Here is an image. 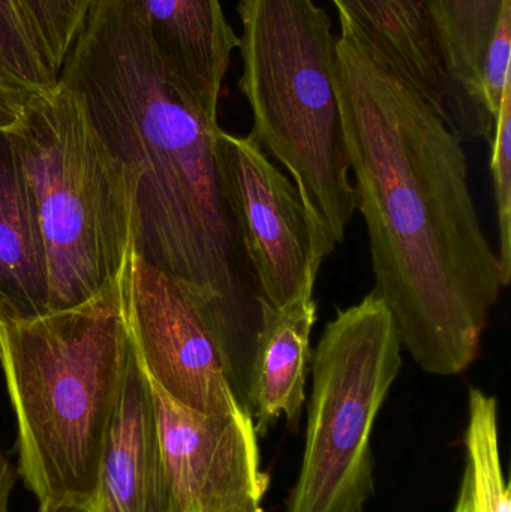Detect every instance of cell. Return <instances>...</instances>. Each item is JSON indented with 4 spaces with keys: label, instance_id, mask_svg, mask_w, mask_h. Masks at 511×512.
<instances>
[{
    "label": "cell",
    "instance_id": "obj_15",
    "mask_svg": "<svg viewBox=\"0 0 511 512\" xmlns=\"http://www.w3.org/2000/svg\"><path fill=\"white\" fill-rule=\"evenodd\" d=\"M437 30L450 81L458 96L456 129L473 138L494 137L495 120L483 105L482 74L507 0H425Z\"/></svg>",
    "mask_w": 511,
    "mask_h": 512
},
{
    "label": "cell",
    "instance_id": "obj_19",
    "mask_svg": "<svg viewBox=\"0 0 511 512\" xmlns=\"http://www.w3.org/2000/svg\"><path fill=\"white\" fill-rule=\"evenodd\" d=\"M491 173L498 224V258L504 285L511 279V84L504 92L491 141Z\"/></svg>",
    "mask_w": 511,
    "mask_h": 512
},
{
    "label": "cell",
    "instance_id": "obj_11",
    "mask_svg": "<svg viewBox=\"0 0 511 512\" xmlns=\"http://www.w3.org/2000/svg\"><path fill=\"white\" fill-rule=\"evenodd\" d=\"M168 74L209 107L218 108L239 38L221 0H123Z\"/></svg>",
    "mask_w": 511,
    "mask_h": 512
},
{
    "label": "cell",
    "instance_id": "obj_5",
    "mask_svg": "<svg viewBox=\"0 0 511 512\" xmlns=\"http://www.w3.org/2000/svg\"><path fill=\"white\" fill-rule=\"evenodd\" d=\"M9 137L41 236L48 312L78 306L119 280L134 248V177L62 81L32 96Z\"/></svg>",
    "mask_w": 511,
    "mask_h": 512
},
{
    "label": "cell",
    "instance_id": "obj_22",
    "mask_svg": "<svg viewBox=\"0 0 511 512\" xmlns=\"http://www.w3.org/2000/svg\"><path fill=\"white\" fill-rule=\"evenodd\" d=\"M15 486V474L8 457L0 447V512H9L12 490Z\"/></svg>",
    "mask_w": 511,
    "mask_h": 512
},
{
    "label": "cell",
    "instance_id": "obj_3",
    "mask_svg": "<svg viewBox=\"0 0 511 512\" xmlns=\"http://www.w3.org/2000/svg\"><path fill=\"white\" fill-rule=\"evenodd\" d=\"M132 357L119 280L69 309L0 315V369L17 420L18 474L39 511L92 508Z\"/></svg>",
    "mask_w": 511,
    "mask_h": 512
},
{
    "label": "cell",
    "instance_id": "obj_20",
    "mask_svg": "<svg viewBox=\"0 0 511 512\" xmlns=\"http://www.w3.org/2000/svg\"><path fill=\"white\" fill-rule=\"evenodd\" d=\"M511 0L504 3L503 14L489 44L482 74L483 105L492 119L497 120L504 92L511 84Z\"/></svg>",
    "mask_w": 511,
    "mask_h": 512
},
{
    "label": "cell",
    "instance_id": "obj_7",
    "mask_svg": "<svg viewBox=\"0 0 511 512\" xmlns=\"http://www.w3.org/2000/svg\"><path fill=\"white\" fill-rule=\"evenodd\" d=\"M123 318L147 378L180 405L206 415L246 408L227 346L194 298L132 248L119 277Z\"/></svg>",
    "mask_w": 511,
    "mask_h": 512
},
{
    "label": "cell",
    "instance_id": "obj_12",
    "mask_svg": "<svg viewBox=\"0 0 511 512\" xmlns=\"http://www.w3.org/2000/svg\"><path fill=\"white\" fill-rule=\"evenodd\" d=\"M257 327L246 375L245 405L257 433L285 417L297 429L306 402L311 336L318 319L314 289H306L284 307L257 297Z\"/></svg>",
    "mask_w": 511,
    "mask_h": 512
},
{
    "label": "cell",
    "instance_id": "obj_4",
    "mask_svg": "<svg viewBox=\"0 0 511 512\" xmlns=\"http://www.w3.org/2000/svg\"><path fill=\"white\" fill-rule=\"evenodd\" d=\"M237 11L252 138L293 176L315 227L341 245L357 206L332 21L314 0H240Z\"/></svg>",
    "mask_w": 511,
    "mask_h": 512
},
{
    "label": "cell",
    "instance_id": "obj_21",
    "mask_svg": "<svg viewBox=\"0 0 511 512\" xmlns=\"http://www.w3.org/2000/svg\"><path fill=\"white\" fill-rule=\"evenodd\" d=\"M29 93L9 89L0 84V132H11L20 125L27 102L32 99Z\"/></svg>",
    "mask_w": 511,
    "mask_h": 512
},
{
    "label": "cell",
    "instance_id": "obj_1",
    "mask_svg": "<svg viewBox=\"0 0 511 512\" xmlns=\"http://www.w3.org/2000/svg\"><path fill=\"white\" fill-rule=\"evenodd\" d=\"M339 96L375 292L429 375L476 361L506 288L482 227L461 135L341 21Z\"/></svg>",
    "mask_w": 511,
    "mask_h": 512
},
{
    "label": "cell",
    "instance_id": "obj_6",
    "mask_svg": "<svg viewBox=\"0 0 511 512\" xmlns=\"http://www.w3.org/2000/svg\"><path fill=\"white\" fill-rule=\"evenodd\" d=\"M378 292L338 310L312 352L305 451L287 512H363L374 492L372 429L402 369Z\"/></svg>",
    "mask_w": 511,
    "mask_h": 512
},
{
    "label": "cell",
    "instance_id": "obj_24",
    "mask_svg": "<svg viewBox=\"0 0 511 512\" xmlns=\"http://www.w3.org/2000/svg\"><path fill=\"white\" fill-rule=\"evenodd\" d=\"M248 512H264V510H263V508L258 507V508H255V510L248 511Z\"/></svg>",
    "mask_w": 511,
    "mask_h": 512
},
{
    "label": "cell",
    "instance_id": "obj_2",
    "mask_svg": "<svg viewBox=\"0 0 511 512\" xmlns=\"http://www.w3.org/2000/svg\"><path fill=\"white\" fill-rule=\"evenodd\" d=\"M59 81L134 177L135 252L194 298L234 358L254 340L257 295L225 189L218 108L168 74L123 0H95Z\"/></svg>",
    "mask_w": 511,
    "mask_h": 512
},
{
    "label": "cell",
    "instance_id": "obj_16",
    "mask_svg": "<svg viewBox=\"0 0 511 512\" xmlns=\"http://www.w3.org/2000/svg\"><path fill=\"white\" fill-rule=\"evenodd\" d=\"M464 478L453 512H511L510 484L501 462L498 402L479 388L468 394Z\"/></svg>",
    "mask_w": 511,
    "mask_h": 512
},
{
    "label": "cell",
    "instance_id": "obj_8",
    "mask_svg": "<svg viewBox=\"0 0 511 512\" xmlns=\"http://www.w3.org/2000/svg\"><path fill=\"white\" fill-rule=\"evenodd\" d=\"M222 174L258 297L284 307L314 289L324 259L336 245L309 216L296 185L276 167L252 135L221 129Z\"/></svg>",
    "mask_w": 511,
    "mask_h": 512
},
{
    "label": "cell",
    "instance_id": "obj_14",
    "mask_svg": "<svg viewBox=\"0 0 511 512\" xmlns=\"http://www.w3.org/2000/svg\"><path fill=\"white\" fill-rule=\"evenodd\" d=\"M48 312V279L38 224L9 132H0V315Z\"/></svg>",
    "mask_w": 511,
    "mask_h": 512
},
{
    "label": "cell",
    "instance_id": "obj_9",
    "mask_svg": "<svg viewBox=\"0 0 511 512\" xmlns=\"http://www.w3.org/2000/svg\"><path fill=\"white\" fill-rule=\"evenodd\" d=\"M171 512H248L269 486L248 408L206 415L150 381Z\"/></svg>",
    "mask_w": 511,
    "mask_h": 512
},
{
    "label": "cell",
    "instance_id": "obj_23",
    "mask_svg": "<svg viewBox=\"0 0 511 512\" xmlns=\"http://www.w3.org/2000/svg\"><path fill=\"white\" fill-rule=\"evenodd\" d=\"M39 512H92V511L87 510V508H80V507H63V508H57V510L39 511Z\"/></svg>",
    "mask_w": 511,
    "mask_h": 512
},
{
    "label": "cell",
    "instance_id": "obj_17",
    "mask_svg": "<svg viewBox=\"0 0 511 512\" xmlns=\"http://www.w3.org/2000/svg\"><path fill=\"white\" fill-rule=\"evenodd\" d=\"M59 81L15 0H0V84L29 95Z\"/></svg>",
    "mask_w": 511,
    "mask_h": 512
},
{
    "label": "cell",
    "instance_id": "obj_13",
    "mask_svg": "<svg viewBox=\"0 0 511 512\" xmlns=\"http://www.w3.org/2000/svg\"><path fill=\"white\" fill-rule=\"evenodd\" d=\"M339 18L381 63L456 129L458 96L425 0H332Z\"/></svg>",
    "mask_w": 511,
    "mask_h": 512
},
{
    "label": "cell",
    "instance_id": "obj_10",
    "mask_svg": "<svg viewBox=\"0 0 511 512\" xmlns=\"http://www.w3.org/2000/svg\"><path fill=\"white\" fill-rule=\"evenodd\" d=\"M92 512H171L149 378L132 357L105 442Z\"/></svg>",
    "mask_w": 511,
    "mask_h": 512
},
{
    "label": "cell",
    "instance_id": "obj_18",
    "mask_svg": "<svg viewBox=\"0 0 511 512\" xmlns=\"http://www.w3.org/2000/svg\"><path fill=\"white\" fill-rule=\"evenodd\" d=\"M48 63L59 75L95 0H15Z\"/></svg>",
    "mask_w": 511,
    "mask_h": 512
}]
</instances>
